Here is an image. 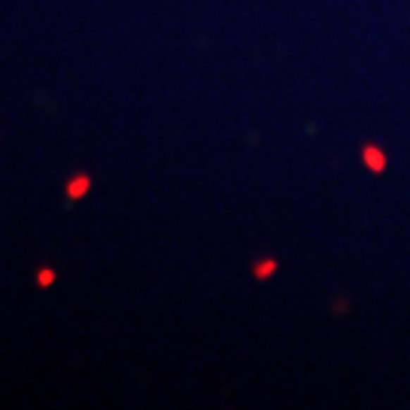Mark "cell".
I'll list each match as a JSON object with an SVG mask.
<instances>
[{
	"instance_id": "obj_1",
	"label": "cell",
	"mask_w": 410,
	"mask_h": 410,
	"mask_svg": "<svg viewBox=\"0 0 410 410\" xmlns=\"http://www.w3.org/2000/svg\"><path fill=\"white\" fill-rule=\"evenodd\" d=\"M362 164H365L371 173H383L386 164H389V159H386V152L380 149L377 143H365L362 146Z\"/></svg>"
},
{
	"instance_id": "obj_2",
	"label": "cell",
	"mask_w": 410,
	"mask_h": 410,
	"mask_svg": "<svg viewBox=\"0 0 410 410\" xmlns=\"http://www.w3.org/2000/svg\"><path fill=\"white\" fill-rule=\"evenodd\" d=\"M89 189H92V180L85 177V173H80V177H73L70 182H67V198H70V201H80L82 194H89Z\"/></svg>"
},
{
	"instance_id": "obj_3",
	"label": "cell",
	"mask_w": 410,
	"mask_h": 410,
	"mask_svg": "<svg viewBox=\"0 0 410 410\" xmlns=\"http://www.w3.org/2000/svg\"><path fill=\"white\" fill-rule=\"evenodd\" d=\"M277 268H280L277 259H261V261L252 265V277H256V280H271L273 273H277Z\"/></svg>"
},
{
	"instance_id": "obj_4",
	"label": "cell",
	"mask_w": 410,
	"mask_h": 410,
	"mask_svg": "<svg viewBox=\"0 0 410 410\" xmlns=\"http://www.w3.org/2000/svg\"><path fill=\"white\" fill-rule=\"evenodd\" d=\"M37 282H40V286H52V282H55V271L52 268H40V271H37Z\"/></svg>"
}]
</instances>
